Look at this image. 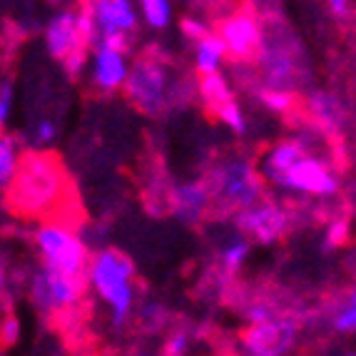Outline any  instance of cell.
<instances>
[{
	"mask_svg": "<svg viewBox=\"0 0 356 356\" xmlns=\"http://www.w3.org/2000/svg\"><path fill=\"white\" fill-rule=\"evenodd\" d=\"M58 137V122L50 118H42L40 122H38L35 127H33V143L40 145V147H45V145H50Z\"/></svg>",
	"mask_w": 356,
	"mask_h": 356,
	"instance_id": "d6a6232c",
	"label": "cell"
},
{
	"mask_svg": "<svg viewBox=\"0 0 356 356\" xmlns=\"http://www.w3.org/2000/svg\"><path fill=\"white\" fill-rule=\"evenodd\" d=\"M344 356H356V354H354V351H346V354H344Z\"/></svg>",
	"mask_w": 356,
	"mask_h": 356,
	"instance_id": "8d00e7d4",
	"label": "cell"
},
{
	"mask_svg": "<svg viewBox=\"0 0 356 356\" xmlns=\"http://www.w3.org/2000/svg\"><path fill=\"white\" fill-rule=\"evenodd\" d=\"M234 225L250 244L257 242L269 247V244H277L280 239H284V234L291 227V212L277 200L261 197L259 202L234 214Z\"/></svg>",
	"mask_w": 356,
	"mask_h": 356,
	"instance_id": "30bf717a",
	"label": "cell"
},
{
	"mask_svg": "<svg viewBox=\"0 0 356 356\" xmlns=\"http://www.w3.org/2000/svg\"><path fill=\"white\" fill-rule=\"evenodd\" d=\"M197 95L204 102L209 113H214L217 107L227 105L229 100H234V92H232V85L227 80L225 72H214V75H204L200 77L197 83Z\"/></svg>",
	"mask_w": 356,
	"mask_h": 356,
	"instance_id": "d6986e66",
	"label": "cell"
},
{
	"mask_svg": "<svg viewBox=\"0 0 356 356\" xmlns=\"http://www.w3.org/2000/svg\"><path fill=\"white\" fill-rule=\"evenodd\" d=\"M257 65H259L261 80L267 88H280L291 92V85L297 83L299 77V60L289 50V45H284V38H261Z\"/></svg>",
	"mask_w": 356,
	"mask_h": 356,
	"instance_id": "8fae6325",
	"label": "cell"
},
{
	"mask_svg": "<svg viewBox=\"0 0 356 356\" xmlns=\"http://www.w3.org/2000/svg\"><path fill=\"white\" fill-rule=\"evenodd\" d=\"M13 100H15V92H13V83H10V80L0 83V130H3V127H6V122L10 120Z\"/></svg>",
	"mask_w": 356,
	"mask_h": 356,
	"instance_id": "836d02e7",
	"label": "cell"
},
{
	"mask_svg": "<svg viewBox=\"0 0 356 356\" xmlns=\"http://www.w3.org/2000/svg\"><path fill=\"white\" fill-rule=\"evenodd\" d=\"M204 184L209 190L212 212L217 214H237L264 197V182L257 165L244 154H225L214 162Z\"/></svg>",
	"mask_w": 356,
	"mask_h": 356,
	"instance_id": "3957f363",
	"label": "cell"
},
{
	"mask_svg": "<svg viewBox=\"0 0 356 356\" xmlns=\"http://www.w3.org/2000/svg\"><path fill=\"white\" fill-rule=\"evenodd\" d=\"M88 65L92 88L102 95H110V92L122 90V85H125L127 72H130V58L125 53H115V50H107L102 45H92Z\"/></svg>",
	"mask_w": 356,
	"mask_h": 356,
	"instance_id": "5bb4252c",
	"label": "cell"
},
{
	"mask_svg": "<svg viewBox=\"0 0 356 356\" xmlns=\"http://www.w3.org/2000/svg\"><path fill=\"white\" fill-rule=\"evenodd\" d=\"M85 291H88V277H70L45 267L35 269L28 284V297L33 307L42 316H63V319L77 314Z\"/></svg>",
	"mask_w": 356,
	"mask_h": 356,
	"instance_id": "8992f818",
	"label": "cell"
},
{
	"mask_svg": "<svg viewBox=\"0 0 356 356\" xmlns=\"http://www.w3.org/2000/svg\"><path fill=\"white\" fill-rule=\"evenodd\" d=\"M137 15L145 20V25L152 30H165L167 25L172 23V3L167 0H143L137 3Z\"/></svg>",
	"mask_w": 356,
	"mask_h": 356,
	"instance_id": "7402d4cb",
	"label": "cell"
},
{
	"mask_svg": "<svg viewBox=\"0 0 356 356\" xmlns=\"http://www.w3.org/2000/svg\"><path fill=\"white\" fill-rule=\"evenodd\" d=\"M20 154L23 152H20L18 140L0 130V192L8 190L13 175H15V170H18Z\"/></svg>",
	"mask_w": 356,
	"mask_h": 356,
	"instance_id": "ffe728a7",
	"label": "cell"
},
{
	"mask_svg": "<svg viewBox=\"0 0 356 356\" xmlns=\"http://www.w3.org/2000/svg\"><path fill=\"white\" fill-rule=\"evenodd\" d=\"M122 90L140 113L157 118L179 95V83H175L170 67L160 58H140L130 63V72Z\"/></svg>",
	"mask_w": 356,
	"mask_h": 356,
	"instance_id": "277c9868",
	"label": "cell"
},
{
	"mask_svg": "<svg viewBox=\"0 0 356 356\" xmlns=\"http://www.w3.org/2000/svg\"><path fill=\"white\" fill-rule=\"evenodd\" d=\"M179 33H182L187 40L200 42V40H204L209 33H212V28H209L202 18H195V15H182V18H179Z\"/></svg>",
	"mask_w": 356,
	"mask_h": 356,
	"instance_id": "f1b7e54d",
	"label": "cell"
},
{
	"mask_svg": "<svg viewBox=\"0 0 356 356\" xmlns=\"http://www.w3.org/2000/svg\"><path fill=\"white\" fill-rule=\"evenodd\" d=\"M70 179L60 157L48 149L20 154L18 170L6 190V204L15 217L30 222H55L67 204Z\"/></svg>",
	"mask_w": 356,
	"mask_h": 356,
	"instance_id": "6da1fadb",
	"label": "cell"
},
{
	"mask_svg": "<svg viewBox=\"0 0 356 356\" xmlns=\"http://www.w3.org/2000/svg\"><path fill=\"white\" fill-rule=\"evenodd\" d=\"M33 244L40 254V267L70 277L88 274V244L65 222H40L33 232Z\"/></svg>",
	"mask_w": 356,
	"mask_h": 356,
	"instance_id": "5b68a950",
	"label": "cell"
},
{
	"mask_svg": "<svg viewBox=\"0 0 356 356\" xmlns=\"http://www.w3.org/2000/svg\"><path fill=\"white\" fill-rule=\"evenodd\" d=\"M302 324L297 316L277 314L272 319L252 324L242 332L244 356H286L297 349Z\"/></svg>",
	"mask_w": 356,
	"mask_h": 356,
	"instance_id": "9c48e42d",
	"label": "cell"
},
{
	"mask_svg": "<svg viewBox=\"0 0 356 356\" xmlns=\"http://www.w3.org/2000/svg\"><path fill=\"white\" fill-rule=\"evenodd\" d=\"M90 15L97 30V40L110 35H130L140 25V15H137V6L132 0H95L88 3ZM95 40V42H97Z\"/></svg>",
	"mask_w": 356,
	"mask_h": 356,
	"instance_id": "7c38bea8",
	"label": "cell"
},
{
	"mask_svg": "<svg viewBox=\"0 0 356 356\" xmlns=\"http://www.w3.org/2000/svg\"><path fill=\"white\" fill-rule=\"evenodd\" d=\"M257 95H259L261 105L267 107V110H272V113H277V115H289L291 110H294V105H297V95L289 92V90L267 88V85H261V88L257 90Z\"/></svg>",
	"mask_w": 356,
	"mask_h": 356,
	"instance_id": "cb8c5ba5",
	"label": "cell"
},
{
	"mask_svg": "<svg viewBox=\"0 0 356 356\" xmlns=\"http://www.w3.org/2000/svg\"><path fill=\"white\" fill-rule=\"evenodd\" d=\"M225 60H227L225 45L220 42V38L214 35V30L204 40L195 42V70L200 77L222 72V63Z\"/></svg>",
	"mask_w": 356,
	"mask_h": 356,
	"instance_id": "ac0fdd59",
	"label": "cell"
},
{
	"mask_svg": "<svg viewBox=\"0 0 356 356\" xmlns=\"http://www.w3.org/2000/svg\"><path fill=\"white\" fill-rule=\"evenodd\" d=\"M165 207L184 225H200L212 209L209 190L204 179H187L182 184H175L167 190Z\"/></svg>",
	"mask_w": 356,
	"mask_h": 356,
	"instance_id": "4fadbf2b",
	"label": "cell"
},
{
	"mask_svg": "<svg viewBox=\"0 0 356 356\" xmlns=\"http://www.w3.org/2000/svg\"><path fill=\"white\" fill-rule=\"evenodd\" d=\"M88 286L110 307V327L122 329L135 312V264L120 250H100L88 261Z\"/></svg>",
	"mask_w": 356,
	"mask_h": 356,
	"instance_id": "7a4b0ae2",
	"label": "cell"
},
{
	"mask_svg": "<svg viewBox=\"0 0 356 356\" xmlns=\"http://www.w3.org/2000/svg\"><path fill=\"white\" fill-rule=\"evenodd\" d=\"M212 115L220 120L225 127H229L234 135H244V132H247V120H244V113H242V107H239L237 100H229L227 105L217 107Z\"/></svg>",
	"mask_w": 356,
	"mask_h": 356,
	"instance_id": "d4e9b609",
	"label": "cell"
},
{
	"mask_svg": "<svg viewBox=\"0 0 356 356\" xmlns=\"http://www.w3.org/2000/svg\"><path fill=\"white\" fill-rule=\"evenodd\" d=\"M272 187L280 192H286V195L329 200V197L339 195L341 182H339V175L332 167V162L319 157V154L312 149V152L304 154L299 162H294Z\"/></svg>",
	"mask_w": 356,
	"mask_h": 356,
	"instance_id": "52a82bcc",
	"label": "cell"
},
{
	"mask_svg": "<svg viewBox=\"0 0 356 356\" xmlns=\"http://www.w3.org/2000/svg\"><path fill=\"white\" fill-rule=\"evenodd\" d=\"M88 60H90V50H75V53H70L63 60V70H65V75L70 80H77L85 72V67H88Z\"/></svg>",
	"mask_w": 356,
	"mask_h": 356,
	"instance_id": "1f68e13d",
	"label": "cell"
},
{
	"mask_svg": "<svg viewBox=\"0 0 356 356\" xmlns=\"http://www.w3.org/2000/svg\"><path fill=\"white\" fill-rule=\"evenodd\" d=\"M327 8H329V13H332L334 18L339 20V23L351 20V15H354V6H351L349 0H329Z\"/></svg>",
	"mask_w": 356,
	"mask_h": 356,
	"instance_id": "e575fe53",
	"label": "cell"
},
{
	"mask_svg": "<svg viewBox=\"0 0 356 356\" xmlns=\"http://www.w3.org/2000/svg\"><path fill=\"white\" fill-rule=\"evenodd\" d=\"M190 332H184V329H177L172 332L170 337L165 339V346H162V354L165 356H184L190 351Z\"/></svg>",
	"mask_w": 356,
	"mask_h": 356,
	"instance_id": "4dcf8cb0",
	"label": "cell"
},
{
	"mask_svg": "<svg viewBox=\"0 0 356 356\" xmlns=\"http://www.w3.org/2000/svg\"><path fill=\"white\" fill-rule=\"evenodd\" d=\"M332 327L337 334H354L356 332V297L354 291H346L344 299H339L332 309Z\"/></svg>",
	"mask_w": 356,
	"mask_h": 356,
	"instance_id": "603a6c76",
	"label": "cell"
},
{
	"mask_svg": "<svg viewBox=\"0 0 356 356\" xmlns=\"http://www.w3.org/2000/svg\"><path fill=\"white\" fill-rule=\"evenodd\" d=\"M250 257V242L239 234V237H232L227 244H222L220 250V267L227 277H234V274L242 269V264Z\"/></svg>",
	"mask_w": 356,
	"mask_h": 356,
	"instance_id": "44dd1931",
	"label": "cell"
},
{
	"mask_svg": "<svg viewBox=\"0 0 356 356\" xmlns=\"http://www.w3.org/2000/svg\"><path fill=\"white\" fill-rule=\"evenodd\" d=\"M45 48H48L50 58L60 60V63L75 50H90L80 38L75 8H65L48 20V25H45Z\"/></svg>",
	"mask_w": 356,
	"mask_h": 356,
	"instance_id": "2e32d148",
	"label": "cell"
},
{
	"mask_svg": "<svg viewBox=\"0 0 356 356\" xmlns=\"http://www.w3.org/2000/svg\"><path fill=\"white\" fill-rule=\"evenodd\" d=\"M277 314H280V309L274 307L272 302H267V299H254L252 304L244 307L247 327H252V324H261V321L272 319V316H277Z\"/></svg>",
	"mask_w": 356,
	"mask_h": 356,
	"instance_id": "83f0119b",
	"label": "cell"
},
{
	"mask_svg": "<svg viewBox=\"0 0 356 356\" xmlns=\"http://www.w3.org/2000/svg\"><path fill=\"white\" fill-rule=\"evenodd\" d=\"M346 242H349V220L346 217H334L327 225V232H324V250H341Z\"/></svg>",
	"mask_w": 356,
	"mask_h": 356,
	"instance_id": "484cf974",
	"label": "cell"
},
{
	"mask_svg": "<svg viewBox=\"0 0 356 356\" xmlns=\"http://www.w3.org/2000/svg\"><path fill=\"white\" fill-rule=\"evenodd\" d=\"M309 152H312V143L304 137H284V140L272 143L257 162V172H259L261 182L274 184L294 162H299Z\"/></svg>",
	"mask_w": 356,
	"mask_h": 356,
	"instance_id": "9a60e30c",
	"label": "cell"
},
{
	"mask_svg": "<svg viewBox=\"0 0 356 356\" xmlns=\"http://www.w3.org/2000/svg\"><path fill=\"white\" fill-rule=\"evenodd\" d=\"M214 35L225 45V55L234 63H254L264 38V20L250 8H237L217 23Z\"/></svg>",
	"mask_w": 356,
	"mask_h": 356,
	"instance_id": "ba28073f",
	"label": "cell"
},
{
	"mask_svg": "<svg viewBox=\"0 0 356 356\" xmlns=\"http://www.w3.org/2000/svg\"><path fill=\"white\" fill-rule=\"evenodd\" d=\"M6 284H8V272H6V264H3V259H0V294H3Z\"/></svg>",
	"mask_w": 356,
	"mask_h": 356,
	"instance_id": "d590c367",
	"label": "cell"
},
{
	"mask_svg": "<svg viewBox=\"0 0 356 356\" xmlns=\"http://www.w3.org/2000/svg\"><path fill=\"white\" fill-rule=\"evenodd\" d=\"M20 319L13 312H8L3 319H0V349H8V346L18 344L20 339Z\"/></svg>",
	"mask_w": 356,
	"mask_h": 356,
	"instance_id": "f546056e",
	"label": "cell"
},
{
	"mask_svg": "<svg viewBox=\"0 0 356 356\" xmlns=\"http://www.w3.org/2000/svg\"><path fill=\"white\" fill-rule=\"evenodd\" d=\"M140 321L147 332H160L167 324V307L162 302H147L140 309Z\"/></svg>",
	"mask_w": 356,
	"mask_h": 356,
	"instance_id": "4316f807",
	"label": "cell"
},
{
	"mask_svg": "<svg viewBox=\"0 0 356 356\" xmlns=\"http://www.w3.org/2000/svg\"><path fill=\"white\" fill-rule=\"evenodd\" d=\"M307 113L309 120L316 125V130L321 132H339L344 127V102L332 92H324V90L312 92L307 97Z\"/></svg>",
	"mask_w": 356,
	"mask_h": 356,
	"instance_id": "e0dca14e",
	"label": "cell"
}]
</instances>
